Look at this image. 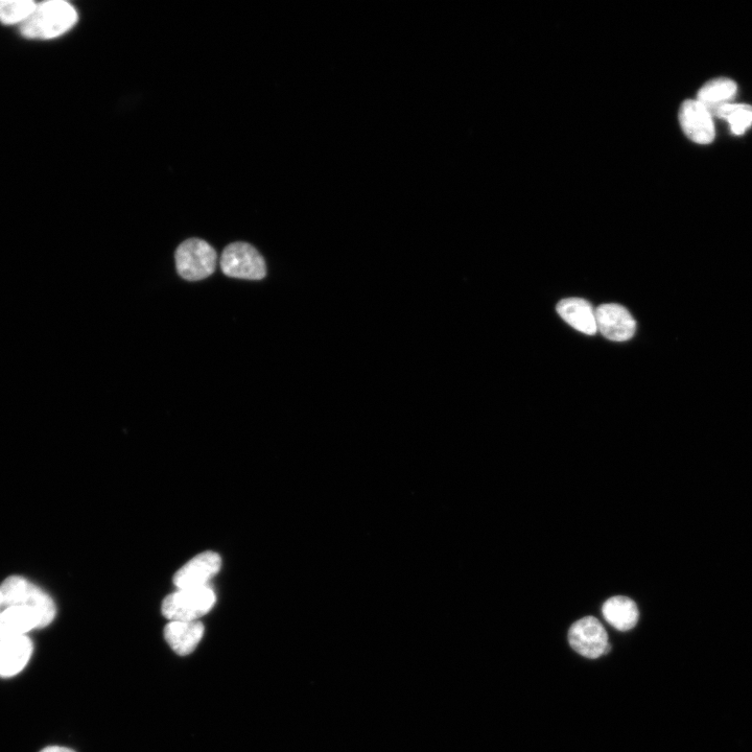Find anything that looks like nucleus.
Wrapping results in <instances>:
<instances>
[{"instance_id": "7ed1b4c3", "label": "nucleus", "mask_w": 752, "mask_h": 752, "mask_svg": "<svg viewBox=\"0 0 752 752\" xmlns=\"http://www.w3.org/2000/svg\"><path fill=\"white\" fill-rule=\"evenodd\" d=\"M216 601V594L209 586L178 590L163 600L161 611L170 622L198 621L213 609Z\"/></svg>"}, {"instance_id": "f8f14e48", "label": "nucleus", "mask_w": 752, "mask_h": 752, "mask_svg": "<svg viewBox=\"0 0 752 752\" xmlns=\"http://www.w3.org/2000/svg\"><path fill=\"white\" fill-rule=\"evenodd\" d=\"M559 316L587 336H594L598 332L596 310L589 301L580 298L563 299L557 304Z\"/></svg>"}, {"instance_id": "39448f33", "label": "nucleus", "mask_w": 752, "mask_h": 752, "mask_svg": "<svg viewBox=\"0 0 752 752\" xmlns=\"http://www.w3.org/2000/svg\"><path fill=\"white\" fill-rule=\"evenodd\" d=\"M223 273L232 278L261 280L267 275L264 257L247 243H233L225 248L220 261Z\"/></svg>"}, {"instance_id": "9b49d317", "label": "nucleus", "mask_w": 752, "mask_h": 752, "mask_svg": "<svg viewBox=\"0 0 752 752\" xmlns=\"http://www.w3.org/2000/svg\"><path fill=\"white\" fill-rule=\"evenodd\" d=\"M42 628L36 611L26 606H12L0 613V641L26 636L33 629Z\"/></svg>"}, {"instance_id": "6e6552de", "label": "nucleus", "mask_w": 752, "mask_h": 752, "mask_svg": "<svg viewBox=\"0 0 752 752\" xmlns=\"http://www.w3.org/2000/svg\"><path fill=\"white\" fill-rule=\"evenodd\" d=\"M711 112L697 100H687L680 106L678 119L684 133L693 143L709 145L715 139Z\"/></svg>"}, {"instance_id": "f03ea898", "label": "nucleus", "mask_w": 752, "mask_h": 752, "mask_svg": "<svg viewBox=\"0 0 752 752\" xmlns=\"http://www.w3.org/2000/svg\"><path fill=\"white\" fill-rule=\"evenodd\" d=\"M5 608L26 606L38 614L42 628L49 626L56 617V605L53 599L25 578L12 576L0 585Z\"/></svg>"}, {"instance_id": "a211bd4d", "label": "nucleus", "mask_w": 752, "mask_h": 752, "mask_svg": "<svg viewBox=\"0 0 752 752\" xmlns=\"http://www.w3.org/2000/svg\"><path fill=\"white\" fill-rule=\"evenodd\" d=\"M40 752H75L72 749L60 746H50L42 749Z\"/></svg>"}, {"instance_id": "0eeeda50", "label": "nucleus", "mask_w": 752, "mask_h": 752, "mask_svg": "<svg viewBox=\"0 0 752 752\" xmlns=\"http://www.w3.org/2000/svg\"><path fill=\"white\" fill-rule=\"evenodd\" d=\"M222 568V559L218 553L206 551L188 561L175 574L174 584L178 590L200 589L208 586Z\"/></svg>"}, {"instance_id": "f3484780", "label": "nucleus", "mask_w": 752, "mask_h": 752, "mask_svg": "<svg viewBox=\"0 0 752 752\" xmlns=\"http://www.w3.org/2000/svg\"><path fill=\"white\" fill-rule=\"evenodd\" d=\"M36 7L31 0H0V21L5 25H22L34 13Z\"/></svg>"}, {"instance_id": "2eb2a0df", "label": "nucleus", "mask_w": 752, "mask_h": 752, "mask_svg": "<svg viewBox=\"0 0 752 752\" xmlns=\"http://www.w3.org/2000/svg\"><path fill=\"white\" fill-rule=\"evenodd\" d=\"M737 94V84L726 78L712 80L698 92L697 101L712 115L724 105L730 104Z\"/></svg>"}, {"instance_id": "ddd939ff", "label": "nucleus", "mask_w": 752, "mask_h": 752, "mask_svg": "<svg viewBox=\"0 0 752 752\" xmlns=\"http://www.w3.org/2000/svg\"><path fill=\"white\" fill-rule=\"evenodd\" d=\"M204 631L199 621H171L164 628V638L178 655L186 656L196 650Z\"/></svg>"}, {"instance_id": "9d476101", "label": "nucleus", "mask_w": 752, "mask_h": 752, "mask_svg": "<svg viewBox=\"0 0 752 752\" xmlns=\"http://www.w3.org/2000/svg\"><path fill=\"white\" fill-rule=\"evenodd\" d=\"M33 649L32 641L26 636L0 641V677H13L25 669Z\"/></svg>"}, {"instance_id": "f257e3e1", "label": "nucleus", "mask_w": 752, "mask_h": 752, "mask_svg": "<svg viewBox=\"0 0 752 752\" xmlns=\"http://www.w3.org/2000/svg\"><path fill=\"white\" fill-rule=\"evenodd\" d=\"M77 21L78 13L72 5L63 0H51L37 5L20 31L30 39H54L72 29Z\"/></svg>"}, {"instance_id": "423d86ee", "label": "nucleus", "mask_w": 752, "mask_h": 752, "mask_svg": "<svg viewBox=\"0 0 752 752\" xmlns=\"http://www.w3.org/2000/svg\"><path fill=\"white\" fill-rule=\"evenodd\" d=\"M569 642L578 654L590 660H597L605 655L609 645L605 628L594 617H585L575 622L569 630Z\"/></svg>"}, {"instance_id": "20e7f679", "label": "nucleus", "mask_w": 752, "mask_h": 752, "mask_svg": "<svg viewBox=\"0 0 752 752\" xmlns=\"http://www.w3.org/2000/svg\"><path fill=\"white\" fill-rule=\"evenodd\" d=\"M175 257L177 271L187 281H200L213 275L218 265L216 250L200 239L183 242Z\"/></svg>"}, {"instance_id": "6ab92c4d", "label": "nucleus", "mask_w": 752, "mask_h": 752, "mask_svg": "<svg viewBox=\"0 0 752 752\" xmlns=\"http://www.w3.org/2000/svg\"><path fill=\"white\" fill-rule=\"evenodd\" d=\"M5 609L4 598L2 592H0V613Z\"/></svg>"}, {"instance_id": "dca6fc26", "label": "nucleus", "mask_w": 752, "mask_h": 752, "mask_svg": "<svg viewBox=\"0 0 752 752\" xmlns=\"http://www.w3.org/2000/svg\"><path fill=\"white\" fill-rule=\"evenodd\" d=\"M715 116L730 124L736 135L744 134L752 124V107L743 104H727L719 108Z\"/></svg>"}, {"instance_id": "1a4fd4ad", "label": "nucleus", "mask_w": 752, "mask_h": 752, "mask_svg": "<svg viewBox=\"0 0 752 752\" xmlns=\"http://www.w3.org/2000/svg\"><path fill=\"white\" fill-rule=\"evenodd\" d=\"M598 331L608 340L625 342L636 334L637 322L622 305L602 304L596 310Z\"/></svg>"}, {"instance_id": "4468645a", "label": "nucleus", "mask_w": 752, "mask_h": 752, "mask_svg": "<svg viewBox=\"0 0 752 752\" xmlns=\"http://www.w3.org/2000/svg\"><path fill=\"white\" fill-rule=\"evenodd\" d=\"M602 614L611 626L623 632L636 627L640 617L636 602L623 596L607 600L602 607Z\"/></svg>"}]
</instances>
